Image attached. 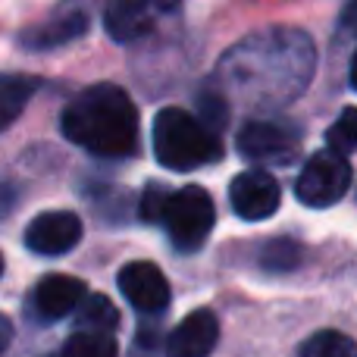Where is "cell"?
Instances as JSON below:
<instances>
[{"label":"cell","instance_id":"4fadbf2b","mask_svg":"<svg viewBox=\"0 0 357 357\" xmlns=\"http://www.w3.org/2000/svg\"><path fill=\"white\" fill-rule=\"evenodd\" d=\"M85 282L75 276H63V273H54V276H44L35 289V310L44 317V320H63L69 317L79 301L85 298Z\"/></svg>","mask_w":357,"mask_h":357},{"label":"cell","instance_id":"8992f818","mask_svg":"<svg viewBox=\"0 0 357 357\" xmlns=\"http://www.w3.org/2000/svg\"><path fill=\"white\" fill-rule=\"evenodd\" d=\"M91 13L94 0H63L56 3L41 22H35L31 29L19 31V47L25 50H56L66 44L79 41L82 35H88L91 29Z\"/></svg>","mask_w":357,"mask_h":357},{"label":"cell","instance_id":"ffe728a7","mask_svg":"<svg viewBox=\"0 0 357 357\" xmlns=\"http://www.w3.org/2000/svg\"><path fill=\"white\" fill-rule=\"evenodd\" d=\"M167 191L163 185L151 182L148 188H144V197H142V216L148 222H160V213H163V201H167Z\"/></svg>","mask_w":357,"mask_h":357},{"label":"cell","instance_id":"9a60e30c","mask_svg":"<svg viewBox=\"0 0 357 357\" xmlns=\"http://www.w3.org/2000/svg\"><path fill=\"white\" fill-rule=\"evenodd\" d=\"M119 326V310L107 295H85L75 307V329L82 333H113Z\"/></svg>","mask_w":357,"mask_h":357},{"label":"cell","instance_id":"603a6c76","mask_svg":"<svg viewBox=\"0 0 357 357\" xmlns=\"http://www.w3.org/2000/svg\"><path fill=\"white\" fill-rule=\"evenodd\" d=\"M351 88L357 91V50H354V56H351Z\"/></svg>","mask_w":357,"mask_h":357},{"label":"cell","instance_id":"277c9868","mask_svg":"<svg viewBox=\"0 0 357 357\" xmlns=\"http://www.w3.org/2000/svg\"><path fill=\"white\" fill-rule=\"evenodd\" d=\"M160 222L167 226L169 238L178 251H195L207 241L216 222V210L210 195L201 185H185L178 191H167Z\"/></svg>","mask_w":357,"mask_h":357},{"label":"cell","instance_id":"7a4b0ae2","mask_svg":"<svg viewBox=\"0 0 357 357\" xmlns=\"http://www.w3.org/2000/svg\"><path fill=\"white\" fill-rule=\"evenodd\" d=\"M63 135L94 157L119 160L138 151V110L119 85L100 82L79 91L60 116Z\"/></svg>","mask_w":357,"mask_h":357},{"label":"cell","instance_id":"5bb4252c","mask_svg":"<svg viewBox=\"0 0 357 357\" xmlns=\"http://www.w3.org/2000/svg\"><path fill=\"white\" fill-rule=\"evenodd\" d=\"M41 88V82L35 75H19V73H3L0 75V132L10 129L22 110L29 107V100L35 98V91Z\"/></svg>","mask_w":357,"mask_h":357},{"label":"cell","instance_id":"7c38bea8","mask_svg":"<svg viewBox=\"0 0 357 357\" xmlns=\"http://www.w3.org/2000/svg\"><path fill=\"white\" fill-rule=\"evenodd\" d=\"M216 342H220V323H216L213 310L201 307L169 333L167 357H207L216 348Z\"/></svg>","mask_w":357,"mask_h":357},{"label":"cell","instance_id":"8fae6325","mask_svg":"<svg viewBox=\"0 0 357 357\" xmlns=\"http://www.w3.org/2000/svg\"><path fill=\"white\" fill-rule=\"evenodd\" d=\"M119 291L142 314H157L169 304V282L160 266L148 260H132L119 270Z\"/></svg>","mask_w":357,"mask_h":357},{"label":"cell","instance_id":"2e32d148","mask_svg":"<svg viewBox=\"0 0 357 357\" xmlns=\"http://www.w3.org/2000/svg\"><path fill=\"white\" fill-rule=\"evenodd\" d=\"M298 357H357V342L345 333L323 329V333L310 335V339L304 342Z\"/></svg>","mask_w":357,"mask_h":357},{"label":"cell","instance_id":"30bf717a","mask_svg":"<svg viewBox=\"0 0 357 357\" xmlns=\"http://www.w3.org/2000/svg\"><path fill=\"white\" fill-rule=\"evenodd\" d=\"M82 238V220L73 210H47L38 213L25 229V245L29 251L44 254V257H56L66 254L79 245Z\"/></svg>","mask_w":357,"mask_h":357},{"label":"cell","instance_id":"cb8c5ba5","mask_svg":"<svg viewBox=\"0 0 357 357\" xmlns=\"http://www.w3.org/2000/svg\"><path fill=\"white\" fill-rule=\"evenodd\" d=\"M0 273H3V254H0Z\"/></svg>","mask_w":357,"mask_h":357},{"label":"cell","instance_id":"44dd1931","mask_svg":"<svg viewBox=\"0 0 357 357\" xmlns=\"http://www.w3.org/2000/svg\"><path fill=\"white\" fill-rule=\"evenodd\" d=\"M342 29L357 38V0H348V6L342 10Z\"/></svg>","mask_w":357,"mask_h":357},{"label":"cell","instance_id":"52a82bcc","mask_svg":"<svg viewBox=\"0 0 357 357\" xmlns=\"http://www.w3.org/2000/svg\"><path fill=\"white\" fill-rule=\"evenodd\" d=\"M348 185H351V163L345 160V154L335 151H320L304 163L301 176L295 182V195L307 207H333L345 197Z\"/></svg>","mask_w":357,"mask_h":357},{"label":"cell","instance_id":"7402d4cb","mask_svg":"<svg viewBox=\"0 0 357 357\" xmlns=\"http://www.w3.org/2000/svg\"><path fill=\"white\" fill-rule=\"evenodd\" d=\"M10 339H13V326H10V320H6V317H0V354L10 348Z\"/></svg>","mask_w":357,"mask_h":357},{"label":"cell","instance_id":"3957f363","mask_svg":"<svg viewBox=\"0 0 357 357\" xmlns=\"http://www.w3.org/2000/svg\"><path fill=\"white\" fill-rule=\"evenodd\" d=\"M154 154L173 173H188L220 160L222 144L207 123L182 107H167L154 119Z\"/></svg>","mask_w":357,"mask_h":357},{"label":"cell","instance_id":"ba28073f","mask_svg":"<svg viewBox=\"0 0 357 357\" xmlns=\"http://www.w3.org/2000/svg\"><path fill=\"white\" fill-rule=\"evenodd\" d=\"M301 148V135L291 126L270 123V119H251L238 132V151L248 160L260 163H289Z\"/></svg>","mask_w":357,"mask_h":357},{"label":"cell","instance_id":"e0dca14e","mask_svg":"<svg viewBox=\"0 0 357 357\" xmlns=\"http://www.w3.org/2000/svg\"><path fill=\"white\" fill-rule=\"evenodd\" d=\"M63 357H116V335L75 329V335L63 345Z\"/></svg>","mask_w":357,"mask_h":357},{"label":"cell","instance_id":"d6986e66","mask_svg":"<svg viewBox=\"0 0 357 357\" xmlns=\"http://www.w3.org/2000/svg\"><path fill=\"white\" fill-rule=\"evenodd\" d=\"M326 142H329V151H335V154L357 151V107H345L342 110V116L329 126Z\"/></svg>","mask_w":357,"mask_h":357},{"label":"cell","instance_id":"ac0fdd59","mask_svg":"<svg viewBox=\"0 0 357 357\" xmlns=\"http://www.w3.org/2000/svg\"><path fill=\"white\" fill-rule=\"evenodd\" d=\"M301 257H304V248L298 245L295 238H273L270 245H264V251H260V264L270 273L295 270V266L301 264Z\"/></svg>","mask_w":357,"mask_h":357},{"label":"cell","instance_id":"9c48e42d","mask_svg":"<svg viewBox=\"0 0 357 357\" xmlns=\"http://www.w3.org/2000/svg\"><path fill=\"white\" fill-rule=\"evenodd\" d=\"M229 197H232V210L248 222H260L279 210L282 191L279 182L264 169H248L238 173L229 185Z\"/></svg>","mask_w":357,"mask_h":357},{"label":"cell","instance_id":"5b68a950","mask_svg":"<svg viewBox=\"0 0 357 357\" xmlns=\"http://www.w3.org/2000/svg\"><path fill=\"white\" fill-rule=\"evenodd\" d=\"M178 10L182 0H110L104 6V29L116 44H135L160 31Z\"/></svg>","mask_w":357,"mask_h":357},{"label":"cell","instance_id":"6da1fadb","mask_svg":"<svg viewBox=\"0 0 357 357\" xmlns=\"http://www.w3.org/2000/svg\"><path fill=\"white\" fill-rule=\"evenodd\" d=\"M317 69L314 38L304 29L270 25L235 41L220 56L213 91L248 110H279L304 94Z\"/></svg>","mask_w":357,"mask_h":357}]
</instances>
